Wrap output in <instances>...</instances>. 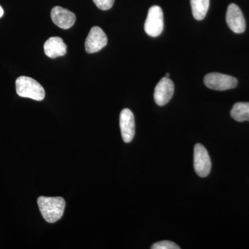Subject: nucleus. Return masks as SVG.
<instances>
[{
  "instance_id": "f257e3e1",
  "label": "nucleus",
  "mask_w": 249,
  "mask_h": 249,
  "mask_svg": "<svg viewBox=\"0 0 249 249\" xmlns=\"http://www.w3.org/2000/svg\"><path fill=\"white\" fill-rule=\"evenodd\" d=\"M37 205L42 217L49 223L56 222L61 219L65 208V199L60 196L49 197L41 196Z\"/></svg>"
},
{
  "instance_id": "f03ea898",
  "label": "nucleus",
  "mask_w": 249,
  "mask_h": 249,
  "mask_svg": "<svg viewBox=\"0 0 249 249\" xmlns=\"http://www.w3.org/2000/svg\"><path fill=\"white\" fill-rule=\"evenodd\" d=\"M16 92L18 96L29 98L35 101H41L45 97V91L36 80L30 77L20 76L16 81Z\"/></svg>"
},
{
  "instance_id": "7ed1b4c3",
  "label": "nucleus",
  "mask_w": 249,
  "mask_h": 249,
  "mask_svg": "<svg viewBox=\"0 0 249 249\" xmlns=\"http://www.w3.org/2000/svg\"><path fill=\"white\" fill-rule=\"evenodd\" d=\"M164 27L163 14L161 8L159 6H153L150 8L145 20V29L147 35L151 37H157L160 35Z\"/></svg>"
},
{
  "instance_id": "20e7f679",
  "label": "nucleus",
  "mask_w": 249,
  "mask_h": 249,
  "mask_svg": "<svg viewBox=\"0 0 249 249\" xmlns=\"http://www.w3.org/2000/svg\"><path fill=\"white\" fill-rule=\"evenodd\" d=\"M205 85L209 89L217 91L233 89L237 86V80L235 77L220 73H210L204 77Z\"/></svg>"
},
{
  "instance_id": "39448f33",
  "label": "nucleus",
  "mask_w": 249,
  "mask_h": 249,
  "mask_svg": "<svg viewBox=\"0 0 249 249\" xmlns=\"http://www.w3.org/2000/svg\"><path fill=\"white\" fill-rule=\"evenodd\" d=\"M194 168L196 175L201 178H206L211 173V158L207 150L201 144H196L195 146Z\"/></svg>"
},
{
  "instance_id": "423d86ee",
  "label": "nucleus",
  "mask_w": 249,
  "mask_h": 249,
  "mask_svg": "<svg viewBox=\"0 0 249 249\" xmlns=\"http://www.w3.org/2000/svg\"><path fill=\"white\" fill-rule=\"evenodd\" d=\"M107 43V37L104 31L98 27H93L90 30L85 42L87 53H93L104 48Z\"/></svg>"
},
{
  "instance_id": "0eeeda50",
  "label": "nucleus",
  "mask_w": 249,
  "mask_h": 249,
  "mask_svg": "<svg viewBox=\"0 0 249 249\" xmlns=\"http://www.w3.org/2000/svg\"><path fill=\"white\" fill-rule=\"evenodd\" d=\"M175 91V85L169 78H161L157 85L154 93L155 103L159 106H163L169 102L173 98Z\"/></svg>"
},
{
  "instance_id": "6e6552de",
  "label": "nucleus",
  "mask_w": 249,
  "mask_h": 249,
  "mask_svg": "<svg viewBox=\"0 0 249 249\" xmlns=\"http://www.w3.org/2000/svg\"><path fill=\"white\" fill-rule=\"evenodd\" d=\"M228 26L235 34H242L246 29V22L243 14L237 5L231 4L228 7L226 16Z\"/></svg>"
},
{
  "instance_id": "1a4fd4ad",
  "label": "nucleus",
  "mask_w": 249,
  "mask_h": 249,
  "mask_svg": "<svg viewBox=\"0 0 249 249\" xmlns=\"http://www.w3.org/2000/svg\"><path fill=\"white\" fill-rule=\"evenodd\" d=\"M51 18L55 25L62 29H69L76 22V16L68 9L55 6L51 11Z\"/></svg>"
},
{
  "instance_id": "9d476101",
  "label": "nucleus",
  "mask_w": 249,
  "mask_h": 249,
  "mask_svg": "<svg viewBox=\"0 0 249 249\" xmlns=\"http://www.w3.org/2000/svg\"><path fill=\"white\" fill-rule=\"evenodd\" d=\"M121 135L124 142H132L135 134V121L133 113L129 109H124L120 114Z\"/></svg>"
},
{
  "instance_id": "9b49d317",
  "label": "nucleus",
  "mask_w": 249,
  "mask_h": 249,
  "mask_svg": "<svg viewBox=\"0 0 249 249\" xmlns=\"http://www.w3.org/2000/svg\"><path fill=\"white\" fill-rule=\"evenodd\" d=\"M44 52L51 58L63 56L67 53V45L61 37H52L44 44Z\"/></svg>"
},
{
  "instance_id": "f8f14e48",
  "label": "nucleus",
  "mask_w": 249,
  "mask_h": 249,
  "mask_svg": "<svg viewBox=\"0 0 249 249\" xmlns=\"http://www.w3.org/2000/svg\"><path fill=\"white\" fill-rule=\"evenodd\" d=\"M192 12L196 20H202L209 9L210 0H191Z\"/></svg>"
},
{
  "instance_id": "ddd939ff",
  "label": "nucleus",
  "mask_w": 249,
  "mask_h": 249,
  "mask_svg": "<svg viewBox=\"0 0 249 249\" xmlns=\"http://www.w3.org/2000/svg\"><path fill=\"white\" fill-rule=\"evenodd\" d=\"M231 116L238 122L249 121V103H237L234 105Z\"/></svg>"
},
{
  "instance_id": "4468645a",
  "label": "nucleus",
  "mask_w": 249,
  "mask_h": 249,
  "mask_svg": "<svg viewBox=\"0 0 249 249\" xmlns=\"http://www.w3.org/2000/svg\"><path fill=\"white\" fill-rule=\"evenodd\" d=\"M152 249H179L178 245L171 241H161L154 244L151 247Z\"/></svg>"
},
{
  "instance_id": "2eb2a0df",
  "label": "nucleus",
  "mask_w": 249,
  "mask_h": 249,
  "mask_svg": "<svg viewBox=\"0 0 249 249\" xmlns=\"http://www.w3.org/2000/svg\"><path fill=\"white\" fill-rule=\"evenodd\" d=\"M115 0H93V3L96 4L98 9L103 11H107L112 7Z\"/></svg>"
},
{
  "instance_id": "dca6fc26",
  "label": "nucleus",
  "mask_w": 249,
  "mask_h": 249,
  "mask_svg": "<svg viewBox=\"0 0 249 249\" xmlns=\"http://www.w3.org/2000/svg\"><path fill=\"white\" fill-rule=\"evenodd\" d=\"M4 9H2V7H1V6H0V18L2 17L3 16H4Z\"/></svg>"
},
{
  "instance_id": "f3484780",
  "label": "nucleus",
  "mask_w": 249,
  "mask_h": 249,
  "mask_svg": "<svg viewBox=\"0 0 249 249\" xmlns=\"http://www.w3.org/2000/svg\"><path fill=\"white\" fill-rule=\"evenodd\" d=\"M169 76H170V74L169 73H166V74H165V77H166V78H169Z\"/></svg>"
}]
</instances>
